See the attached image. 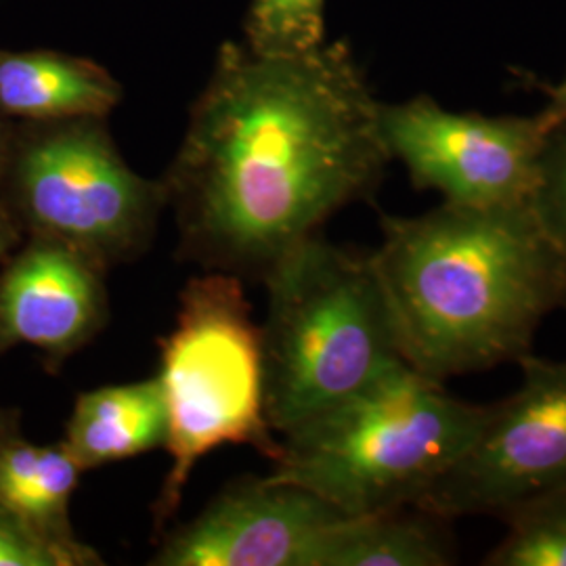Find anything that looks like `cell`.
I'll return each instance as SVG.
<instances>
[{
	"label": "cell",
	"mask_w": 566,
	"mask_h": 566,
	"mask_svg": "<svg viewBox=\"0 0 566 566\" xmlns=\"http://www.w3.org/2000/svg\"><path fill=\"white\" fill-rule=\"evenodd\" d=\"M390 154L350 42L266 53L224 41L163 177L179 256L263 282L338 210L371 198Z\"/></svg>",
	"instance_id": "6da1fadb"
},
{
	"label": "cell",
	"mask_w": 566,
	"mask_h": 566,
	"mask_svg": "<svg viewBox=\"0 0 566 566\" xmlns=\"http://www.w3.org/2000/svg\"><path fill=\"white\" fill-rule=\"evenodd\" d=\"M371 263L405 364L437 382L518 364L566 306V263L528 203L380 217Z\"/></svg>",
	"instance_id": "7a4b0ae2"
},
{
	"label": "cell",
	"mask_w": 566,
	"mask_h": 566,
	"mask_svg": "<svg viewBox=\"0 0 566 566\" xmlns=\"http://www.w3.org/2000/svg\"><path fill=\"white\" fill-rule=\"evenodd\" d=\"M489 405L465 403L399 364L280 437L269 476L317 493L344 516L420 506L460 460Z\"/></svg>",
	"instance_id": "3957f363"
},
{
	"label": "cell",
	"mask_w": 566,
	"mask_h": 566,
	"mask_svg": "<svg viewBox=\"0 0 566 566\" xmlns=\"http://www.w3.org/2000/svg\"><path fill=\"white\" fill-rule=\"evenodd\" d=\"M263 283L264 407L277 437L405 364L369 254L313 235Z\"/></svg>",
	"instance_id": "277c9868"
},
{
	"label": "cell",
	"mask_w": 566,
	"mask_h": 566,
	"mask_svg": "<svg viewBox=\"0 0 566 566\" xmlns=\"http://www.w3.org/2000/svg\"><path fill=\"white\" fill-rule=\"evenodd\" d=\"M242 282L224 271L191 277L179 294L177 325L158 343L170 453L154 504L158 531L181 506L193 468L210 451L250 446L271 462L280 455L264 407L263 332Z\"/></svg>",
	"instance_id": "5b68a950"
},
{
	"label": "cell",
	"mask_w": 566,
	"mask_h": 566,
	"mask_svg": "<svg viewBox=\"0 0 566 566\" xmlns=\"http://www.w3.org/2000/svg\"><path fill=\"white\" fill-rule=\"evenodd\" d=\"M0 200L23 238L67 243L105 271L143 256L168 208L163 179L124 163L102 116L18 124Z\"/></svg>",
	"instance_id": "8992f818"
},
{
	"label": "cell",
	"mask_w": 566,
	"mask_h": 566,
	"mask_svg": "<svg viewBox=\"0 0 566 566\" xmlns=\"http://www.w3.org/2000/svg\"><path fill=\"white\" fill-rule=\"evenodd\" d=\"M518 365L523 385L502 403L489 405L468 449L418 507L447 521L502 518L566 486V361L528 353Z\"/></svg>",
	"instance_id": "52a82bcc"
},
{
	"label": "cell",
	"mask_w": 566,
	"mask_h": 566,
	"mask_svg": "<svg viewBox=\"0 0 566 566\" xmlns=\"http://www.w3.org/2000/svg\"><path fill=\"white\" fill-rule=\"evenodd\" d=\"M380 130L416 189L468 208L528 203L546 137L537 116L451 112L428 95L380 102Z\"/></svg>",
	"instance_id": "ba28073f"
},
{
	"label": "cell",
	"mask_w": 566,
	"mask_h": 566,
	"mask_svg": "<svg viewBox=\"0 0 566 566\" xmlns=\"http://www.w3.org/2000/svg\"><path fill=\"white\" fill-rule=\"evenodd\" d=\"M343 518L304 486L248 476L175 526L147 565L311 566L325 531Z\"/></svg>",
	"instance_id": "9c48e42d"
},
{
	"label": "cell",
	"mask_w": 566,
	"mask_h": 566,
	"mask_svg": "<svg viewBox=\"0 0 566 566\" xmlns=\"http://www.w3.org/2000/svg\"><path fill=\"white\" fill-rule=\"evenodd\" d=\"M107 273L67 243L23 238L0 266V357L32 346L60 371L107 325Z\"/></svg>",
	"instance_id": "30bf717a"
},
{
	"label": "cell",
	"mask_w": 566,
	"mask_h": 566,
	"mask_svg": "<svg viewBox=\"0 0 566 566\" xmlns=\"http://www.w3.org/2000/svg\"><path fill=\"white\" fill-rule=\"evenodd\" d=\"M82 474L63 441L36 446L15 434L0 446V502L20 516L61 566L105 565L95 547L81 542L70 518Z\"/></svg>",
	"instance_id": "8fae6325"
},
{
	"label": "cell",
	"mask_w": 566,
	"mask_h": 566,
	"mask_svg": "<svg viewBox=\"0 0 566 566\" xmlns=\"http://www.w3.org/2000/svg\"><path fill=\"white\" fill-rule=\"evenodd\" d=\"M122 95L120 82L97 61L49 49H0V114L9 120L109 118Z\"/></svg>",
	"instance_id": "7c38bea8"
},
{
	"label": "cell",
	"mask_w": 566,
	"mask_h": 566,
	"mask_svg": "<svg viewBox=\"0 0 566 566\" xmlns=\"http://www.w3.org/2000/svg\"><path fill=\"white\" fill-rule=\"evenodd\" d=\"M61 441L84 472L166 447L168 411L158 376L78 395Z\"/></svg>",
	"instance_id": "4fadbf2b"
},
{
	"label": "cell",
	"mask_w": 566,
	"mask_h": 566,
	"mask_svg": "<svg viewBox=\"0 0 566 566\" xmlns=\"http://www.w3.org/2000/svg\"><path fill=\"white\" fill-rule=\"evenodd\" d=\"M449 523L418 506L346 516L325 531L311 566L453 565Z\"/></svg>",
	"instance_id": "5bb4252c"
},
{
	"label": "cell",
	"mask_w": 566,
	"mask_h": 566,
	"mask_svg": "<svg viewBox=\"0 0 566 566\" xmlns=\"http://www.w3.org/2000/svg\"><path fill=\"white\" fill-rule=\"evenodd\" d=\"M506 537L485 566H566V486L547 491L502 516Z\"/></svg>",
	"instance_id": "9a60e30c"
},
{
	"label": "cell",
	"mask_w": 566,
	"mask_h": 566,
	"mask_svg": "<svg viewBox=\"0 0 566 566\" xmlns=\"http://www.w3.org/2000/svg\"><path fill=\"white\" fill-rule=\"evenodd\" d=\"M243 42L256 51H304L327 41L325 0H250Z\"/></svg>",
	"instance_id": "2e32d148"
},
{
	"label": "cell",
	"mask_w": 566,
	"mask_h": 566,
	"mask_svg": "<svg viewBox=\"0 0 566 566\" xmlns=\"http://www.w3.org/2000/svg\"><path fill=\"white\" fill-rule=\"evenodd\" d=\"M528 206L566 263V120L546 128Z\"/></svg>",
	"instance_id": "e0dca14e"
},
{
	"label": "cell",
	"mask_w": 566,
	"mask_h": 566,
	"mask_svg": "<svg viewBox=\"0 0 566 566\" xmlns=\"http://www.w3.org/2000/svg\"><path fill=\"white\" fill-rule=\"evenodd\" d=\"M0 566H61L60 558L0 502Z\"/></svg>",
	"instance_id": "ac0fdd59"
},
{
	"label": "cell",
	"mask_w": 566,
	"mask_h": 566,
	"mask_svg": "<svg viewBox=\"0 0 566 566\" xmlns=\"http://www.w3.org/2000/svg\"><path fill=\"white\" fill-rule=\"evenodd\" d=\"M547 102L537 116L544 128H549L552 124L566 120V76L558 84L547 86Z\"/></svg>",
	"instance_id": "d6986e66"
},
{
	"label": "cell",
	"mask_w": 566,
	"mask_h": 566,
	"mask_svg": "<svg viewBox=\"0 0 566 566\" xmlns=\"http://www.w3.org/2000/svg\"><path fill=\"white\" fill-rule=\"evenodd\" d=\"M21 242H23V231L20 224L7 208V203L0 200V266Z\"/></svg>",
	"instance_id": "ffe728a7"
},
{
	"label": "cell",
	"mask_w": 566,
	"mask_h": 566,
	"mask_svg": "<svg viewBox=\"0 0 566 566\" xmlns=\"http://www.w3.org/2000/svg\"><path fill=\"white\" fill-rule=\"evenodd\" d=\"M15 126L18 124H13V120H9L7 116L0 114V181L4 177L9 156H11V147H13V139H15Z\"/></svg>",
	"instance_id": "44dd1931"
},
{
	"label": "cell",
	"mask_w": 566,
	"mask_h": 566,
	"mask_svg": "<svg viewBox=\"0 0 566 566\" xmlns=\"http://www.w3.org/2000/svg\"><path fill=\"white\" fill-rule=\"evenodd\" d=\"M20 434V413L15 409L0 407V446Z\"/></svg>",
	"instance_id": "7402d4cb"
}]
</instances>
